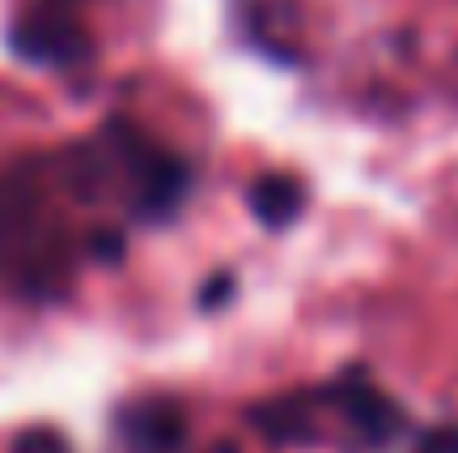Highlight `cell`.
I'll return each instance as SVG.
<instances>
[{"label": "cell", "instance_id": "obj_5", "mask_svg": "<svg viewBox=\"0 0 458 453\" xmlns=\"http://www.w3.org/2000/svg\"><path fill=\"white\" fill-rule=\"evenodd\" d=\"M245 203H250V214H256L267 229H288L299 214H304V182L288 176V171H267V176L250 182Z\"/></svg>", "mask_w": 458, "mask_h": 453}, {"label": "cell", "instance_id": "obj_8", "mask_svg": "<svg viewBox=\"0 0 458 453\" xmlns=\"http://www.w3.org/2000/svg\"><path fill=\"white\" fill-rule=\"evenodd\" d=\"M225 294H229V278H214V288H203V310H208V304H219Z\"/></svg>", "mask_w": 458, "mask_h": 453}, {"label": "cell", "instance_id": "obj_3", "mask_svg": "<svg viewBox=\"0 0 458 453\" xmlns=\"http://www.w3.org/2000/svg\"><path fill=\"white\" fill-rule=\"evenodd\" d=\"M11 48L32 64H54V70H70L91 54V38L81 32L75 16H64L59 5H43V11H27L16 27H11Z\"/></svg>", "mask_w": 458, "mask_h": 453}, {"label": "cell", "instance_id": "obj_6", "mask_svg": "<svg viewBox=\"0 0 458 453\" xmlns=\"http://www.w3.org/2000/svg\"><path fill=\"white\" fill-rule=\"evenodd\" d=\"M16 453H70L59 438H48V432H32V438H21L16 443Z\"/></svg>", "mask_w": 458, "mask_h": 453}, {"label": "cell", "instance_id": "obj_4", "mask_svg": "<svg viewBox=\"0 0 458 453\" xmlns=\"http://www.w3.org/2000/svg\"><path fill=\"white\" fill-rule=\"evenodd\" d=\"M117 438L128 443V453H182V443H187V416H182L176 400L149 395V400L123 406Z\"/></svg>", "mask_w": 458, "mask_h": 453}, {"label": "cell", "instance_id": "obj_1", "mask_svg": "<svg viewBox=\"0 0 458 453\" xmlns=\"http://www.w3.org/2000/svg\"><path fill=\"white\" fill-rule=\"evenodd\" d=\"M59 182L81 203L117 198L139 219H165V214L182 209V198L192 187V171H187L182 155H171L165 144H155L133 123H107L91 144H75L59 160Z\"/></svg>", "mask_w": 458, "mask_h": 453}, {"label": "cell", "instance_id": "obj_2", "mask_svg": "<svg viewBox=\"0 0 458 453\" xmlns=\"http://www.w3.org/2000/svg\"><path fill=\"white\" fill-rule=\"evenodd\" d=\"M0 272L21 294H54L70 278V240L38 166L0 171Z\"/></svg>", "mask_w": 458, "mask_h": 453}, {"label": "cell", "instance_id": "obj_7", "mask_svg": "<svg viewBox=\"0 0 458 453\" xmlns=\"http://www.w3.org/2000/svg\"><path fill=\"white\" fill-rule=\"evenodd\" d=\"M427 453H458V427H443L427 438Z\"/></svg>", "mask_w": 458, "mask_h": 453}]
</instances>
